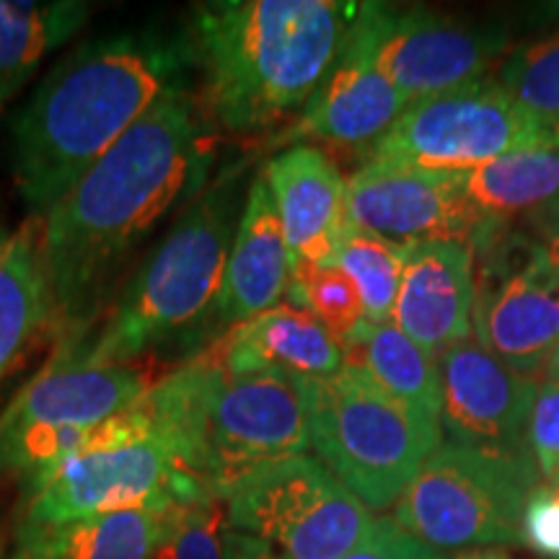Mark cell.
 Here are the masks:
<instances>
[{
  "mask_svg": "<svg viewBox=\"0 0 559 559\" xmlns=\"http://www.w3.org/2000/svg\"><path fill=\"white\" fill-rule=\"evenodd\" d=\"M213 122L190 81L166 91L39 218L55 334H81L117 290L124 264L213 164Z\"/></svg>",
  "mask_w": 559,
  "mask_h": 559,
  "instance_id": "1",
  "label": "cell"
},
{
  "mask_svg": "<svg viewBox=\"0 0 559 559\" xmlns=\"http://www.w3.org/2000/svg\"><path fill=\"white\" fill-rule=\"evenodd\" d=\"M190 45L156 32L91 39L50 70L11 120L21 202L45 215L166 91L190 81Z\"/></svg>",
  "mask_w": 559,
  "mask_h": 559,
  "instance_id": "2",
  "label": "cell"
},
{
  "mask_svg": "<svg viewBox=\"0 0 559 559\" xmlns=\"http://www.w3.org/2000/svg\"><path fill=\"white\" fill-rule=\"evenodd\" d=\"M358 3L207 0L192 5L202 107L236 138H275L298 120L345 45Z\"/></svg>",
  "mask_w": 559,
  "mask_h": 559,
  "instance_id": "3",
  "label": "cell"
},
{
  "mask_svg": "<svg viewBox=\"0 0 559 559\" xmlns=\"http://www.w3.org/2000/svg\"><path fill=\"white\" fill-rule=\"evenodd\" d=\"M143 402L218 500L249 472L311 449L298 391L283 370L228 373L202 349L151 383Z\"/></svg>",
  "mask_w": 559,
  "mask_h": 559,
  "instance_id": "4",
  "label": "cell"
},
{
  "mask_svg": "<svg viewBox=\"0 0 559 559\" xmlns=\"http://www.w3.org/2000/svg\"><path fill=\"white\" fill-rule=\"evenodd\" d=\"M236 226L239 174H223L181 210L169 234L132 272L96 340L60 355L107 366L132 362L177 334L202 337L218 304Z\"/></svg>",
  "mask_w": 559,
  "mask_h": 559,
  "instance_id": "5",
  "label": "cell"
},
{
  "mask_svg": "<svg viewBox=\"0 0 559 559\" xmlns=\"http://www.w3.org/2000/svg\"><path fill=\"white\" fill-rule=\"evenodd\" d=\"M290 379L313 453L368 510L396 506L443 445L438 419L404 407L362 368L342 366L326 379Z\"/></svg>",
  "mask_w": 559,
  "mask_h": 559,
  "instance_id": "6",
  "label": "cell"
},
{
  "mask_svg": "<svg viewBox=\"0 0 559 559\" xmlns=\"http://www.w3.org/2000/svg\"><path fill=\"white\" fill-rule=\"evenodd\" d=\"M200 495L213 492L192 472L179 440L138 400L91 432L79 453L26 485L21 526H62Z\"/></svg>",
  "mask_w": 559,
  "mask_h": 559,
  "instance_id": "7",
  "label": "cell"
},
{
  "mask_svg": "<svg viewBox=\"0 0 559 559\" xmlns=\"http://www.w3.org/2000/svg\"><path fill=\"white\" fill-rule=\"evenodd\" d=\"M539 481L531 456L443 443L396 500L394 521L436 551L515 547Z\"/></svg>",
  "mask_w": 559,
  "mask_h": 559,
  "instance_id": "8",
  "label": "cell"
},
{
  "mask_svg": "<svg viewBox=\"0 0 559 559\" xmlns=\"http://www.w3.org/2000/svg\"><path fill=\"white\" fill-rule=\"evenodd\" d=\"M148 386L145 370L132 362L99 366L58 353L0 415V477L41 479Z\"/></svg>",
  "mask_w": 559,
  "mask_h": 559,
  "instance_id": "9",
  "label": "cell"
},
{
  "mask_svg": "<svg viewBox=\"0 0 559 559\" xmlns=\"http://www.w3.org/2000/svg\"><path fill=\"white\" fill-rule=\"evenodd\" d=\"M230 528L260 536L290 559H342L370 528L368 508L319 459H280L223 495Z\"/></svg>",
  "mask_w": 559,
  "mask_h": 559,
  "instance_id": "10",
  "label": "cell"
},
{
  "mask_svg": "<svg viewBox=\"0 0 559 559\" xmlns=\"http://www.w3.org/2000/svg\"><path fill=\"white\" fill-rule=\"evenodd\" d=\"M347 41L412 104L485 81L508 58L510 34L425 9L358 3Z\"/></svg>",
  "mask_w": 559,
  "mask_h": 559,
  "instance_id": "11",
  "label": "cell"
},
{
  "mask_svg": "<svg viewBox=\"0 0 559 559\" xmlns=\"http://www.w3.org/2000/svg\"><path fill=\"white\" fill-rule=\"evenodd\" d=\"M559 145L498 83L479 81L412 102L366 151L368 160L466 174L513 151Z\"/></svg>",
  "mask_w": 559,
  "mask_h": 559,
  "instance_id": "12",
  "label": "cell"
},
{
  "mask_svg": "<svg viewBox=\"0 0 559 559\" xmlns=\"http://www.w3.org/2000/svg\"><path fill=\"white\" fill-rule=\"evenodd\" d=\"M472 332L515 373L544 370L559 345V267L547 243L502 228L474 254Z\"/></svg>",
  "mask_w": 559,
  "mask_h": 559,
  "instance_id": "13",
  "label": "cell"
},
{
  "mask_svg": "<svg viewBox=\"0 0 559 559\" xmlns=\"http://www.w3.org/2000/svg\"><path fill=\"white\" fill-rule=\"evenodd\" d=\"M349 226L400 247L428 241L485 249L506 223L489 218L466 194L464 174L366 160L347 179Z\"/></svg>",
  "mask_w": 559,
  "mask_h": 559,
  "instance_id": "14",
  "label": "cell"
},
{
  "mask_svg": "<svg viewBox=\"0 0 559 559\" xmlns=\"http://www.w3.org/2000/svg\"><path fill=\"white\" fill-rule=\"evenodd\" d=\"M440 428L451 443L502 456H531L528 419L539 381L515 373L477 342L453 345L438 358Z\"/></svg>",
  "mask_w": 559,
  "mask_h": 559,
  "instance_id": "15",
  "label": "cell"
},
{
  "mask_svg": "<svg viewBox=\"0 0 559 559\" xmlns=\"http://www.w3.org/2000/svg\"><path fill=\"white\" fill-rule=\"evenodd\" d=\"M260 177L275 200L293 272L334 264L349 228L347 179L326 151L288 145L264 164Z\"/></svg>",
  "mask_w": 559,
  "mask_h": 559,
  "instance_id": "16",
  "label": "cell"
},
{
  "mask_svg": "<svg viewBox=\"0 0 559 559\" xmlns=\"http://www.w3.org/2000/svg\"><path fill=\"white\" fill-rule=\"evenodd\" d=\"M407 107V96L391 86L373 68V62L345 39L332 70L298 120L272 138L267 148L313 145V140H319V143L368 151Z\"/></svg>",
  "mask_w": 559,
  "mask_h": 559,
  "instance_id": "17",
  "label": "cell"
},
{
  "mask_svg": "<svg viewBox=\"0 0 559 559\" xmlns=\"http://www.w3.org/2000/svg\"><path fill=\"white\" fill-rule=\"evenodd\" d=\"M474 251L464 243L428 241L407 249L394 321L428 358L438 362L472 337Z\"/></svg>",
  "mask_w": 559,
  "mask_h": 559,
  "instance_id": "18",
  "label": "cell"
},
{
  "mask_svg": "<svg viewBox=\"0 0 559 559\" xmlns=\"http://www.w3.org/2000/svg\"><path fill=\"white\" fill-rule=\"evenodd\" d=\"M290 280L293 264L283 223L267 181L257 177L247 192L230 243L218 304L202 337L207 340L215 334L218 340L243 321L275 309L288 296Z\"/></svg>",
  "mask_w": 559,
  "mask_h": 559,
  "instance_id": "19",
  "label": "cell"
},
{
  "mask_svg": "<svg viewBox=\"0 0 559 559\" xmlns=\"http://www.w3.org/2000/svg\"><path fill=\"white\" fill-rule=\"evenodd\" d=\"M228 373L283 370L288 376L326 379L345 366L342 347L311 313L280 304L243 321L205 347Z\"/></svg>",
  "mask_w": 559,
  "mask_h": 559,
  "instance_id": "20",
  "label": "cell"
},
{
  "mask_svg": "<svg viewBox=\"0 0 559 559\" xmlns=\"http://www.w3.org/2000/svg\"><path fill=\"white\" fill-rule=\"evenodd\" d=\"M169 506L120 510L62 526H19L13 551L24 559H151Z\"/></svg>",
  "mask_w": 559,
  "mask_h": 559,
  "instance_id": "21",
  "label": "cell"
},
{
  "mask_svg": "<svg viewBox=\"0 0 559 559\" xmlns=\"http://www.w3.org/2000/svg\"><path fill=\"white\" fill-rule=\"evenodd\" d=\"M91 19L81 0H0V111L34 79L41 60L60 50Z\"/></svg>",
  "mask_w": 559,
  "mask_h": 559,
  "instance_id": "22",
  "label": "cell"
},
{
  "mask_svg": "<svg viewBox=\"0 0 559 559\" xmlns=\"http://www.w3.org/2000/svg\"><path fill=\"white\" fill-rule=\"evenodd\" d=\"M45 326H52V306L39 226L32 221L21 230L0 236V379Z\"/></svg>",
  "mask_w": 559,
  "mask_h": 559,
  "instance_id": "23",
  "label": "cell"
},
{
  "mask_svg": "<svg viewBox=\"0 0 559 559\" xmlns=\"http://www.w3.org/2000/svg\"><path fill=\"white\" fill-rule=\"evenodd\" d=\"M345 366L362 368L379 386L404 407L440 423L438 362L391 324H362L342 349Z\"/></svg>",
  "mask_w": 559,
  "mask_h": 559,
  "instance_id": "24",
  "label": "cell"
},
{
  "mask_svg": "<svg viewBox=\"0 0 559 559\" xmlns=\"http://www.w3.org/2000/svg\"><path fill=\"white\" fill-rule=\"evenodd\" d=\"M469 200L489 218L508 223L559 198V145L513 151L464 174Z\"/></svg>",
  "mask_w": 559,
  "mask_h": 559,
  "instance_id": "25",
  "label": "cell"
},
{
  "mask_svg": "<svg viewBox=\"0 0 559 559\" xmlns=\"http://www.w3.org/2000/svg\"><path fill=\"white\" fill-rule=\"evenodd\" d=\"M495 83L515 107L559 140V29L508 52Z\"/></svg>",
  "mask_w": 559,
  "mask_h": 559,
  "instance_id": "26",
  "label": "cell"
},
{
  "mask_svg": "<svg viewBox=\"0 0 559 559\" xmlns=\"http://www.w3.org/2000/svg\"><path fill=\"white\" fill-rule=\"evenodd\" d=\"M407 249L409 247L379 239L368 230L355 226L347 228L334 264H340L358 288L362 311H366V324H386V321H391Z\"/></svg>",
  "mask_w": 559,
  "mask_h": 559,
  "instance_id": "27",
  "label": "cell"
},
{
  "mask_svg": "<svg viewBox=\"0 0 559 559\" xmlns=\"http://www.w3.org/2000/svg\"><path fill=\"white\" fill-rule=\"evenodd\" d=\"M288 304L311 313L342 349L349 345V340L366 324L360 293L340 264L293 272Z\"/></svg>",
  "mask_w": 559,
  "mask_h": 559,
  "instance_id": "28",
  "label": "cell"
},
{
  "mask_svg": "<svg viewBox=\"0 0 559 559\" xmlns=\"http://www.w3.org/2000/svg\"><path fill=\"white\" fill-rule=\"evenodd\" d=\"M226 526V508L215 495L171 502L151 559H223Z\"/></svg>",
  "mask_w": 559,
  "mask_h": 559,
  "instance_id": "29",
  "label": "cell"
},
{
  "mask_svg": "<svg viewBox=\"0 0 559 559\" xmlns=\"http://www.w3.org/2000/svg\"><path fill=\"white\" fill-rule=\"evenodd\" d=\"M526 440L542 479L559 477V381L544 379L539 383Z\"/></svg>",
  "mask_w": 559,
  "mask_h": 559,
  "instance_id": "30",
  "label": "cell"
},
{
  "mask_svg": "<svg viewBox=\"0 0 559 559\" xmlns=\"http://www.w3.org/2000/svg\"><path fill=\"white\" fill-rule=\"evenodd\" d=\"M523 544L536 555L559 559V477L542 479L523 508Z\"/></svg>",
  "mask_w": 559,
  "mask_h": 559,
  "instance_id": "31",
  "label": "cell"
},
{
  "mask_svg": "<svg viewBox=\"0 0 559 559\" xmlns=\"http://www.w3.org/2000/svg\"><path fill=\"white\" fill-rule=\"evenodd\" d=\"M342 559H443V555L415 539L394 519L381 515Z\"/></svg>",
  "mask_w": 559,
  "mask_h": 559,
  "instance_id": "32",
  "label": "cell"
},
{
  "mask_svg": "<svg viewBox=\"0 0 559 559\" xmlns=\"http://www.w3.org/2000/svg\"><path fill=\"white\" fill-rule=\"evenodd\" d=\"M223 559H290L283 555L275 544L260 539V536L243 534L226 526L223 531Z\"/></svg>",
  "mask_w": 559,
  "mask_h": 559,
  "instance_id": "33",
  "label": "cell"
},
{
  "mask_svg": "<svg viewBox=\"0 0 559 559\" xmlns=\"http://www.w3.org/2000/svg\"><path fill=\"white\" fill-rule=\"evenodd\" d=\"M534 226L542 234V243L547 247H559V198H555L549 205H544L542 210H536L534 215Z\"/></svg>",
  "mask_w": 559,
  "mask_h": 559,
  "instance_id": "34",
  "label": "cell"
},
{
  "mask_svg": "<svg viewBox=\"0 0 559 559\" xmlns=\"http://www.w3.org/2000/svg\"><path fill=\"white\" fill-rule=\"evenodd\" d=\"M528 16L536 21V24H547L555 26V32L559 29V0H551V3H539L528 11Z\"/></svg>",
  "mask_w": 559,
  "mask_h": 559,
  "instance_id": "35",
  "label": "cell"
},
{
  "mask_svg": "<svg viewBox=\"0 0 559 559\" xmlns=\"http://www.w3.org/2000/svg\"><path fill=\"white\" fill-rule=\"evenodd\" d=\"M453 559H510L506 551L500 549H469V551H461Z\"/></svg>",
  "mask_w": 559,
  "mask_h": 559,
  "instance_id": "36",
  "label": "cell"
},
{
  "mask_svg": "<svg viewBox=\"0 0 559 559\" xmlns=\"http://www.w3.org/2000/svg\"><path fill=\"white\" fill-rule=\"evenodd\" d=\"M544 376H547L549 381H559V345L555 347V353L549 355L547 366H544Z\"/></svg>",
  "mask_w": 559,
  "mask_h": 559,
  "instance_id": "37",
  "label": "cell"
},
{
  "mask_svg": "<svg viewBox=\"0 0 559 559\" xmlns=\"http://www.w3.org/2000/svg\"><path fill=\"white\" fill-rule=\"evenodd\" d=\"M0 559H9V555H5V539H3V531H0Z\"/></svg>",
  "mask_w": 559,
  "mask_h": 559,
  "instance_id": "38",
  "label": "cell"
},
{
  "mask_svg": "<svg viewBox=\"0 0 559 559\" xmlns=\"http://www.w3.org/2000/svg\"><path fill=\"white\" fill-rule=\"evenodd\" d=\"M549 249V254H551V260L557 262V267H559V247H547Z\"/></svg>",
  "mask_w": 559,
  "mask_h": 559,
  "instance_id": "39",
  "label": "cell"
},
{
  "mask_svg": "<svg viewBox=\"0 0 559 559\" xmlns=\"http://www.w3.org/2000/svg\"><path fill=\"white\" fill-rule=\"evenodd\" d=\"M9 559H24V557H19V555H16V551H11V555H9Z\"/></svg>",
  "mask_w": 559,
  "mask_h": 559,
  "instance_id": "40",
  "label": "cell"
}]
</instances>
